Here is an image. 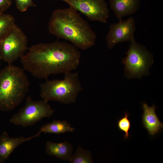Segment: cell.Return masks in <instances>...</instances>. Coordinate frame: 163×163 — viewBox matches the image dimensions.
I'll list each match as a JSON object with an SVG mask.
<instances>
[{
	"mask_svg": "<svg viewBox=\"0 0 163 163\" xmlns=\"http://www.w3.org/2000/svg\"><path fill=\"white\" fill-rule=\"evenodd\" d=\"M28 49V53L20 58L23 68L38 78L46 80L52 75L72 72L80 63V51L66 42L40 43Z\"/></svg>",
	"mask_w": 163,
	"mask_h": 163,
	"instance_id": "6da1fadb",
	"label": "cell"
},
{
	"mask_svg": "<svg viewBox=\"0 0 163 163\" xmlns=\"http://www.w3.org/2000/svg\"><path fill=\"white\" fill-rule=\"evenodd\" d=\"M48 30L51 34L69 41L82 50L93 46L97 38L88 22L70 7L57 9L53 12L49 22Z\"/></svg>",
	"mask_w": 163,
	"mask_h": 163,
	"instance_id": "7a4b0ae2",
	"label": "cell"
},
{
	"mask_svg": "<svg viewBox=\"0 0 163 163\" xmlns=\"http://www.w3.org/2000/svg\"><path fill=\"white\" fill-rule=\"evenodd\" d=\"M24 70L12 64L0 72V110H12L19 105L27 93L30 82Z\"/></svg>",
	"mask_w": 163,
	"mask_h": 163,
	"instance_id": "3957f363",
	"label": "cell"
},
{
	"mask_svg": "<svg viewBox=\"0 0 163 163\" xmlns=\"http://www.w3.org/2000/svg\"><path fill=\"white\" fill-rule=\"evenodd\" d=\"M62 80H46L40 85V95L43 100L48 102L54 101L69 104L74 103L82 89L77 72L64 74Z\"/></svg>",
	"mask_w": 163,
	"mask_h": 163,
	"instance_id": "277c9868",
	"label": "cell"
},
{
	"mask_svg": "<svg viewBox=\"0 0 163 163\" xmlns=\"http://www.w3.org/2000/svg\"><path fill=\"white\" fill-rule=\"evenodd\" d=\"M126 52V56L122 59L124 66V76L128 79L138 78L149 74V70L153 63V56L146 47L134 38L130 42Z\"/></svg>",
	"mask_w": 163,
	"mask_h": 163,
	"instance_id": "5b68a950",
	"label": "cell"
},
{
	"mask_svg": "<svg viewBox=\"0 0 163 163\" xmlns=\"http://www.w3.org/2000/svg\"><path fill=\"white\" fill-rule=\"evenodd\" d=\"M54 112L48 102L43 100L35 101L29 96L25 105L12 117L10 121L22 127L30 126L44 117H50Z\"/></svg>",
	"mask_w": 163,
	"mask_h": 163,
	"instance_id": "8992f818",
	"label": "cell"
},
{
	"mask_svg": "<svg viewBox=\"0 0 163 163\" xmlns=\"http://www.w3.org/2000/svg\"><path fill=\"white\" fill-rule=\"evenodd\" d=\"M26 35L15 24L0 41V57L8 64H11L24 55L27 48Z\"/></svg>",
	"mask_w": 163,
	"mask_h": 163,
	"instance_id": "52a82bcc",
	"label": "cell"
},
{
	"mask_svg": "<svg viewBox=\"0 0 163 163\" xmlns=\"http://www.w3.org/2000/svg\"><path fill=\"white\" fill-rule=\"evenodd\" d=\"M61 1L78 11L90 20L106 23L109 11L105 0H54Z\"/></svg>",
	"mask_w": 163,
	"mask_h": 163,
	"instance_id": "ba28073f",
	"label": "cell"
},
{
	"mask_svg": "<svg viewBox=\"0 0 163 163\" xmlns=\"http://www.w3.org/2000/svg\"><path fill=\"white\" fill-rule=\"evenodd\" d=\"M136 30L135 20L132 17L110 25L106 38L108 49H112L115 45L121 42H130L134 38Z\"/></svg>",
	"mask_w": 163,
	"mask_h": 163,
	"instance_id": "9c48e42d",
	"label": "cell"
},
{
	"mask_svg": "<svg viewBox=\"0 0 163 163\" xmlns=\"http://www.w3.org/2000/svg\"><path fill=\"white\" fill-rule=\"evenodd\" d=\"M38 131L36 134L29 137L21 136L11 137L8 133L4 131L0 136V163L4 162L14 150L21 144L39 136Z\"/></svg>",
	"mask_w": 163,
	"mask_h": 163,
	"instance_id": "30bf717a",
	"label": "cell"
},
{
	"mask_svg": "<svg viewBox=\"0 0 163 163\" xmlns=\"http://www.w3.org/2000/svg\"><path fill=\"white\" fill-rule=\"evenodd\" d=\"M110 8L117 18H122L135 13L139 9L140 0H110Z\"/></svg>",
	"mask_w": 163,
	"mask_h": 163,
	"instance_id": "8fae6325",
	"label": "cell"
},
{
	"mask_svg": "<svg viewBox=\"0 0 163 163\" xmlns=\"http://www.w3.org/2000/svg\"><path fill=\"white\" fill-rule=\"evenodd\" d=\"M143 113L142 122L144 127L151 135L157 133L163 127L155 112V107L149 106L145 103H142Z\"/></svg>",
	"mask_w": 163,
	"mask_h": 163,
	"instance_id": "7c38bea8",
	"label": "cell"
},
{
	"mask_svg": "<svg viewBox=\"0 0 163 163\" xmlns=\"http://www.w3.org/2000/svg\"><path fill=\"white\" fill-rule=\"evenodd\" d=\"M73 147L67 141L56 143L47 141L46 143V153L63 160H69L72 155Z\"/></svg>",
	"mask_w": 163,
	"mask_h": 163,
	"instance_id": "4fadbf2b",
	"label": "cell"
},
{
	"mask_svg": "<svg viewBox=\"0 0 163 163\" xmlns=\"http://www.w3.org/2000/svg\"><path fill=\"white\" fill-rule=\"evenodd\" d=\"M75 128L65 120H54L41 127L39 132L50 134H59L66 132H72Z\"/></svg>",
	"mask_w": 163,
	"mask_h": 163,
	"instance_id": "5bb4252c",
	"label": "cell"
},
{
	"mask_svg": "<svg viewBox=\"0 0 163 163\" xmlns=\"http://www.w3.org/2000/svg\"><path fill=\"white\" fill-rule=\"evenodd\" d=\"M15 22L12 15L4 13L0 14V41L15 24Z\"/></svg>",
	"mask_w": 163,
	"mask_h": 163,
	"instance_id": "9a60e30c",
	"label": "cell"
},
{
	"mask_svg": "<svg viewBox=\"0 0 163 163\" xmlns=\"http://www.w3.org/2000/svg\"><path fill=\"white\" fill-rule=\"evenodd\" d=\"M72 163H92L91 152L88 150L84 149L78 147L74 155H72L69 160Z\"/></svg>",
	"mask_w": 163,
	"mask_h": 163,
	"instance_id": "2e32d148",
	"label": "cell"
},
{
	"mask_svg": "<svg viewBox=\"0 0 163 163\" xmlns=\"http://www.w3.org/2000/svg\"><path fill=\"white\" fill-rule=\"evenodd\" d=\"M129 114L126 113L124 116L119 119L117 122V126L119 129L125 133L124 137L127 139L129 136V131L130 128L131 123L128 118Z\"/></svg>",
	"mask_w": 163,
	"mask_h": 163,
	"instance_id": "e0dca14e",
	"label": "cell"
},
{
	"mask_svg": "<svg viewBox=\"0 0 163 163\" xmlns=\"http://www.w3.org/2000/svg\"><path fill=\"white\" fill-rule=\"evenodd\" d=\"M17 9L21 12L26 11L30 7L36 6L33 0H15Z\"/></svg>",
	"mask_w": 163,
	"mask_h": 163,
	"instance_id": "ac0fdd59",
	"label": "cell"
},
{
	"mask_svg": "<svg viewBox=\"0 0 163 163\" xmlns=\"http://www.w3.org/2000/svg\"><path fill=\"white\" fill-rule=\"evenodd\" d=\"M12 0H0V14L4 13L11 6Z\"/></svg>",
	"mask_w": 163,
	"mask_h": 163,
	"instance_id": "d6986e66",
	"label": "cell"
},
{
	"mask_svg": "<svg viewBox=\"0 0 163 163\" xmlns=\"http://www.w3.org/2000/svg\"><path fill=\"white\" fill-rule=\"evenodd\" d=\"M1 58L0 57V67H1Z\"/></svg>",
	"mask_w": 163,
	"mask_h": 163,
	"instance_id": "ffe728a7",
	"label": "cell"
}]
</instances>
